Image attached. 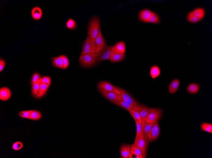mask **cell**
<instances>
[{"mask_svg":"<svg viewBox=\"0 0 212 158\" xmlns=\"http://www.w3.org/2000/svg\"><path fill=\"white\" fill-rule=\"evenodd\" d=\"M41 76L38 73H35L32 77L31 79V84L32 85L33 83L38 81L41 78Z\"/></svg>","mask_w":212,"mask_h":158,"instance_id":"cell-36","label":"cell"},{"mask_svg":"<svg viewBox=\"0 0 212 158\" xmlns=\"http://www.w3.org/2000/svg\"><path fill=\"white\" fill-rule=\"evenodd\" d=\"M160 74V70L158 66H154L152 67L150 71V74L153 79L158 77Z\"/></svg>","mask_w":212,"mask_h":158,"instance_id":"cell-28","label":"cell"},{"mask_svg":"<svg viewBox=\"0 0 212 158\" xmlns=\"http://www.w3.org/2000/svg\"><path fill=\"white\" fill-rule=\"evenodd\" d=\"M135 144L142 152L143 158H146L147 145L145 138V126L142 128L140 136L137 143Z\"/></svg>","mask_w":212,"mask_h":158,"instance_id":"cell-4","label":"cell"},{"mask_svg":"<svg viewBox=\"0 0 212 158\" xmlns=\"http://www.w3.org/2000/svg\"><path fill=\"white\" fill-rule=\"evenodd\" d=\"M100 92L106 99L114 104L116 103L123 101L121 95L114 92H106L103 91H100Z\"/></svg>","mask_w":212,"mask_h":158,"instance_id":"cell-9","label":"cell"},{"mask_svg":"<svg viewBox=\"0 0 212 158\" xmlns=\"http://www.w3.org/2000/svg\"><path fill=\"white\" fill-rule=\"evenodd\" d=\"M66 26L70 29H74L77 27V24L75 21L72 19H70L66 23Z\"/></svg>","mask_w":212,"mask_h":158,"instance_id":"cell-33","label":"cell"},{"mask_svg":"<svg viewBox=\"0 0 212 158\" xmlns=\"http://www.w3.org/2000/svg\"><path fill=\"white\" fill-rule=\"evenodd\" d=\"M23 146V144L20 142H17L15 143L12 146L13 148L15 151H18L21 149Z\"/></svg>","mask_w":212,"mask_h":158,"instance_id":"cell-39","label":"cell"},{"mask_svg":"<svg viewBox=\"0 0 212 158\" xmlns=\"http://www.w3.org/2000/svg\"><path fill=\"white\" fill-rule=\"evenodd\" d=\"M32 14L34 19L36 20L40 19L42 15V11L40 8L35 7L32 10Z\"/></svg>","mask_w":212,"mask_h":158,"instance_id":"cell-23","label":"cell"},{"mask_svg":"<svg viewBox=\"0 0 212 158\" xmlns=\"http://www.w3.org/2000/svg\"><path fill=\"white\" fill-rule=\"evenodd\" d=\"M180 82L177 79L173 81L170 84L169 88V92L171 94L175 93L178 90Z\"/></svg>","mask_w":212,"mask_h":158,"instance_id":"cell-20","label":"cell"},{"mask_svg":"<svg viewBox=\"0 0 212 158\" xmlns=\"http://www.w3.org/2000/svg\"><path fill=\"white\" fill-rule=\"evenodd\" d=\"M151 108L143 105L138 104L133 106V107L131 109L138 112L140 114L142 119V128L143 127L146 123V117L149 112L150 111Z\"/></svg>","mask_w":212,"mask_h":158,"instance_id":"cell-7","label":"cell"},{"mask_svg":"<svg viewBox=\"0 0 212 158\" xmlns=\"http://www.w3.org/2000/svg\"><path fill=\"white\" fill-rule=\"evenodd\" d=\"M187 89L189 92L194 94L199 92L200 89V87L197 84L192 83L188 86Z\"/></svg>","mask_w":212,"mask_h":158,"instance_id":"cell-26","label":"cell"},{"mask_svg":"<svg viewBox=\"0 0 212 158\" xmlns=\"http://www.w3.org/2000/svg\"><path fill=\"white\" fill-rule=\"evenodd\" d=\"M11 91L8 88L3 87L0 89V99L1 100H8L11 98Z\"/></svg>","mask_w":212,"mask_h":158,"instance_id":"cell-14","label":"cell"},{"mask_svg":"<svg viewBox=\"0 0 212 158\" xmlns=\"http://www.w3.org/2000/svg\"><path fill=\"white\" fill-rule=\"evenodd\" d=\"M98 88L99 91H103L106 92H114L121 95L120 90L110 83L107 82H102L98 85Z\"/></svg>","mask_w":212,"mask_h":158,"instance_id":"cell-6","label":"cell"},{"mask_svg":"<svg viewBox=\"0 0 212 158\" xmlns=\"http://www.w3.org/2000/svg\"><path fill=\"white\" fill-rule=\"evenodd\" d=\"M115 46H112L110 60L112 62H116L122 60L124 58L125 54H117L115 53Z\"/></svg>","mask_w":212,"mask_h":158,"instance_id":"cell-13","label":"cell"},{"mask_svg":"<svg viewBox=\"0 0 212 158\" xmlns=\"http://www.w3.org/2000/svg\"><path fill=\"white\" fill-rule=\"evenodd\" d=\"M6 63L3 59L0 60V72H2L6 65Z\"/></svg>","mask_w":212,"mask_h":158,"instance_id":"cell-41","label":"cell"},{"mask_svg":"<svg viewBox=\"0 0 212 158\" xmlns=\"http://www.w3.org/2000/svg\"><path fill=\"white\" fill-rule=\"evenodd\" d=\"M201 128L203 131L212 133V125L211 124L206 123H203L201 125Z\"/></svg>","mask_w":212,"mask_h":158,"instance_id":"cell-32","label":"cell"},{"mask_svg":"<svg viewBox=\"0 0 212 158\" xmlns=\"http://www.w3.org/2000/svg\"><path fill=\"white\" fill-rule=\"evenodd\" d=\"M162 114V110L158 109L151 108L150 111L146 117V122L148 123H152L159 121Z\"/></svg>","mask_w":212,"mask_h":158,"instance_id":"cell-5","label":"cell"},{"mask_svg":"<svg viewBox=\"0 0 212 158\" xmlns=\"http://www.w3.org/2000/svg\"><path fill=\"white\" fill-rule=\"evenodd\" d=\"M95 42L96 47V53L98 54L104 49L106 45L105 39L102 35L100 27L99 34L95 39Z\"/></svg>","mask_w":212,"mask_h":158,"instance_id":"cell-8","label":"cell"},{"mask_svg":"<svg viewBox=\"0 0 212 158\" xmlns=\"http://www.w3.org/2000/svg\"><path fill=\"white\" fill-rule=\"evenodd\" d=\"M63 59L64 66L62 69H65L67 68L69 64V60L67 57L64 55H62Z\"/></svg>","mask_w":212,"mask_h":158,"instance_id":"cell-40","label":"cell"},{"mask_svg":"<svg viewBox=\"0 0 212 158\" xmlns=\"http://www.w3.org/2000/svg\"><path fill=\"white\" fill-rule=\"evenodd\" d=\"M193 15L195 17L201 20L205 16V11L203 8H199L193 11Z\"/></svg>","mask_w":212,"mask_h":158,"instance_id":"cell-25","label":"cell"},{"mask_svg":"<svg viewBox=\"0 0 212 158\" xmlns=\"http://www.w3.org/2000/svg\"><path fill=\"white\" fill-rule=\"evenodd\" d=\"M97 54L90 53L81 55L80 61L81 65L84 67H89L96 64Z\"/></svg>","mask_w":212,"mask_h":158,"instance_id":"cell-2","label":"cell"},{"mask_svg":"<svg viewBox=\"0 0 212 158\" xmlns=\"http://www.w3.org/2000/svg\"><path fill=\"white\" fill-rule=\"evenodd\" d=\"M116 87L120 91L124 101L134 106L138 104V102L133 98L128 92L118 87Z\"/></svg>","mask_w":212,"mask_h":158,"instance_id":"cell-11","label":"cell"},{"mask_svg":"<svg viewBox=\"0 0 212 158\" xmlns=\"http://www.w3.org/2000/svg\"><path fill=\"white\" fill-rule=\"evenodd\" d=\"M131 145L125 144L122 145L120 148V152L122 158H128L130 152Z\"/></svg>","mask_w":212,"mask_h":158,"instance_id":"cell-18","label":"cell"},{"mask_svg":"<svg viewBox=\"0 0 212 158\" xmlns=\"http://www.w3.org/2000/svg\"><path fill=\"white\" fill-rule=\"evenodd\" d=\"M129 113L131 114V116L134 118L135 123H136V128H137V133L136 136L135 141V143H137L138 140L140 136V133L142 130V126L140 124L138 121L136 119V118L135 116L131 112L129 111Z\"/></svg>","mask_w":212,"mask_h":158,"instance_id":"cell-24","label":"cell"},{"mask_svg":"<svg viewBox=\"0 0 212 158\" xmlns=\"http://www.w3.org/2000/svg\"><path fill=\"white\" fill-rule=\"evenodd\" d=\"M115 53L117 54H125V45L123 42L117 43L115 45Z\"/></svg>","mask_w":212,"mask_h":158,"instance_id":"cell-21","label":"cell"},{"mask_svg":"<svg viewBox=\"0 0 212 158\" xmlns=\"http://www.w3.org/2000/svg\"><path fill=\"white\" fill-rule=\"evenodd\" d=\"M159 121H156L152 123H146L144 125L145 131V138L148 146L149 144V141L148 138V134L149 131L151 130L153 125L156 123H158Z\"/></svg>","mask_w":212,"mask_h":158,"instance_id":"cell-22","label":"cell"},{"mask_svg":"<svg viewBox=\"0 0 212 158\" xmlns=\"http://www.w3.org/2000/svg\"><path fill=\"white\" fill-rule=\"evenodd\" d=\"M115 104L128 110V111L131 109L133 107V106H134L128 104L124 101L116 103Z\"/></svg>","mask_w":212,"mask_h":158,"instance_id":"cell-29","label":"cell"},{"mask_svg":"<svg viewBox=\"0 0 212 158\" xmlns=\"http://www.w3.org/2000/svg\"><path fill=\"white\" fill-rule=\"evenodd\" d=\"M52 62L53 65L55 67L62 69L63 68L64 63L62 55L58 57H53L52 59Z\"/></svg>","mask_w":212,"mask_h":158,"instance_id":"cell-19","label":"cell"},{"mask_svg":"<svg viewBox=\"0 0 212 158\" xmlns=\"http://www.w3.org/2000/svg\"><path fill=\"white\" fill-rule=\"evenodd\" d=\"M135 155L139 156L141 158H143L141 150L134 144L131 146L130 152L129 156V158H133L132 156Z\"/></svg>","mask_w":212,"mask_h":158,"instance_id":"cell-17","label":"cell"},{"mask_svg":"<svg viewBox=\"0 0 212 158\" xmlns=\"http://www.w3.org/2000/svg\"><path fill=\"white\" fill-rule=\"evenodd\" d=\"M111 46L106 45L104 49L99 54V62H101L106 60H110V54L111 50Z\"/></svg>","mask_w":212,"mask_h":158,"instance_id":"cell-12","label":"cell"},{"mask_svg":"<svg viewBox=\"0 0 212 158\" xmlns=\"http://www.w3.org/2000/svg\"><path fill=\"white\" fill-rule=\"evenodd\" d=\"M187 19L188 21L192 23H197L201 20L195 16L193 13V11L188 14L187 15Z\"/></svg>","mask_w":212,"mask_h":158,"instance_id":"cell-31","label":"cell"},{"mask_svg":"<svg viewBox=\"0 0 212 158\" xmlns=\"http://www.w3.org/2000/svg\"><path fill=\"white\" fill-rule=\"evenodd\" d=\"M160 130L158 123L155 124L148 134V138L149 143L154 141L159 137Z\"/></svg>","mask_w":212,"mask_h":158,"instance_id":"cell-10","label":"cell"},{"mask_svg":"<svg viewBox=\"0 0 212 158\" xmlns=\"http://www.w3.org/2000/svg\"><path fill=\"white\" fill-rule=\"evenodd\" d=\"M33 110H27V111H22L19 113V115L20 116L23 118L29 119L30 114Z\"/></svg>","mask_w":212,"mask_h":158,"instance_id":"cell-38","label":"cell"},{"mask_svg":"<svg viewBox=\"0 0 212 158\" xmlns=\"http://www.w3.org/2000/svg\"><path fill=\"white\" fill-rule=\"evenodd\" d=\"M40 83L39 81L32 85V92L34 96H36L40 87Z\"/></svg>","mask_w":212,"mask_h":158,"instance_id":"cell-35","label":"cell"},{"mask_svg":"<svg viewBox=\"0 0 212 158\" xmlns=\"http://www.w3.org/2000/svg\"><path fill=\"white\" fill-rule=\"evenodd\" d=\"M90 53L97 54L95 40L88 35L87 38L83 44L81 55Z\"/></svg>","mask_w":212,"mask_h":158,"instance_id":"cell-3","label":"cell"},{"mask_svg":"<svg viewBox=\"0 0 212 158\" xmlns=\"http://www.w3.org/2000/svg\"><path fill=\"white\" fill-rule=\"evenodd\" d=\"M100 22L99 18L94 17L91 20L88 28V35L94 39L98 36L100 28Z\"/></svg>","mask_w":212,"mask_h":158,"instance_id":"cell-1","label":"cell"},{"mask_svg":"<svg viewBox=\"0 0 212 158\" xmlns=\"http://www.w3.org/2000/svg\"><path fill=\"white\" fill-rule=\"evenodd\" d=\"M51 82V78L49 76H45L43 77H41L40 80L39 81V82L41 83H46L48 84L50 86Z\"/></svg>","mask_w":212,"mask_h":158,"instance_id":"cell-37","label":"cell"},{"mask_svg":"<svg viewBox=\"0 0 212 158\" xmlns=\"http://www.w3.org/2000/svg\"><path fill=\"white\" fill-rule=\"evenodd\" d=\"M151 14V11L150 10L145 9L141 11L139 14V19L141 22H148Z\"/></svg>","mask_w":212,"mask_h":158,"instance_id":"cell-15","label":"cell"},{"mask_svg":"<svg viewBox=\"0 0 212 158\" xmlns=\"http://www.w3.org/2000/svg\"><path fill=\"white\" fill-rule=\"evenodd\" d=\"M160 21V18L158 15L153 12H151V17L148 22L153 24H158Z\"/></svg>","mask_w":212,"mask_h":158,"instance_id":"cell-30","label":"cell"},{"mask_svg":"<svg viewBox=\"0 0 212 158\" xmlns=\"http://www.w3.org/2000/svg\"><path fill=\"white\" fill-rule=\"evenodd\" d=\"M50 86L46 83H41L36 96L37 98H40L43 96L49 87Z\"/></svg>","mask_w":212,"mask_h":158,"instance_id":"cell-16","label":"cell"},{"mask_svg":"<svg viewBox=\"0 0 212 158\" xmlns=\"http://www.w3.org/2000/svg\"><path fill=\"white\" fill-rule=\"evenodd\" d=\"M129 111L131 112L134 115L136 119L138 121L141 126H142V119L139 113L136 110L131 109Z\"/></svg>","mask_w":212,"mask_h":158,"instance_id":"cell-34","label":"cell"},{"mask_svg":"<svg viewBox=\"0 0 212 158\" xmlns=\"http://www.w3.org/2000/svg\"><path fill=\"white\" fill-rule=\"evenodd\" d=\"M42 115L41 112L33 110L29 115V119L33 120H37L41 119Z\"/></svg>","mask_w":212,"mask_h":158,"instance_id":"cell-27","label":"cell"}]
</instances>
